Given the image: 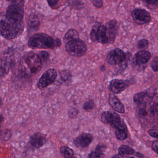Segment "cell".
Returning <instances> with one entry per match:
<instances>
[{
  "label": "cell",
  "instance_id": "6da1fadb",
  "mask_svg": "<svg viewBox=\"0 0 158 158\" xmlns=\"http://www.w3.org/2000/svg\"><path fill=\"white\" fill-rule=\"evenodd\" d=\"M24 27L23 20H18L5 15L0 21V35L6 40L16 39L22 34Z\"/></svg>",
  "mask_w": 158,
  "mask_h": 158
},
{
  "label": "cell",
  "instance_id": "7a4b0ae2",
  "mask_svg": "<svg viewBox=\"0 0 158 158\" xmlns=\"http://www.w3.org/2000/svg\"><path fill=\"white\" fill-rule=\"evenodd\" d=\"M21 71L26 76L36 75L39 73L42 67V62L39 55L30 53L24 56L21 60Z\"/></svg>",
  "mask_w": 158,
  "mask_h": 158
},
{
  "label": "cell",
  "instance_id": "3957f363",
  "mask_svg": "<svg viewBox=\"0 0 158 158\" xmlns=\"http://www.w3.org/2000/svg\"><path fill=\"white\" fill-rule=\"evenodd\" d=\"M31 49H54L56 47V40L44 33H36L31 36L28 42Z\"/></svg>",
  "mask_w": 158,
  "mask_h": 158
},
{
  "label": "cell",
  "instance_id": "277c9868",
  "mask_svg": "<svg viewBox=\"0 0 158 158\" xmlns=\"http://www.w3.org/2000/svg\"><path fill=\"white\" fill-rule=\"evenodd\" d=\"M65 50L67 53L71 56L81 57L85 54L87 47L82 40L78 39L67 43Z\"/></svg>",
  "mask_w": 158,
  "mask_h": 158
},
{
  "label": "cell",
  "instance_id": "5b68a950",
  "mask_svg": "<svg viewBox=\"0 0 158 158\" xmlns=\"http://www.w3.org/2000/svg\"><path fill=\"white\" fill-rule=\"evenodd\" d=\"M91 40L102 44H108V40L105 25L99 22H96L92 27L90 33Z\"/></svg>",
  "mask_w": 158,
  "mask_h": 158
},
{
  "label": "cell",
  "instance_id": "8992f818",
  "mask_svg": "<svg viewBox=\"0 0 158 158\" xmlns=\"http://www.w3.org/2000/svg\"><path fill=\"white\" fill-rule=\"evenodd\" d=\"M24 15V1L21 0L12 3L7 7L5 16L19 20H23Z\"/></svg>",
  "mask_w": 158,
  "mask_h": 158
},
{
  "label": "cell",
  "instance_id": "52a82bcc",
  "mask_svg": "<svg viewBox=\"0 0 158 158\" xmlns=\"http://www.w3.org/2000/svg\"><path fill=\"white\" fill-rule=\"evenodd\" d=\"M57 72L55 69H51L44 72L39 79L37 85L38 88L44 89L54 82L57 77Z\"/></svg>",
  "mask_w": 158,
  "mask_h": 158
},
{
  "label": "cell",
  "instance_id": "ba28073f",
  "mask_svg": "<svg viewBox=\"0 0 158 158\" xmlns=\"http://www.w3.org/2000/svg\"><path fill=\"white\" fill-rule=\"evenodd\" d=\"M126 59V55L122 50L116 49L110 51L107 56L106 61L111 65L119 64Z\"/></svg>",
  "mask_w": 158,
  "mask_h": 158
},
{
  "label": "cell",
  "instance_id": "9c48e42d",
  "mask_svg": "<svg viewBox=\"0 0 158 158\" xmlns=\"http://www.w3.org/2000/svg\"><path fill=\"white\" fill-rule=\"evenodd\" d=\"M131 15L134 21L138 25L147 24L151 19L150 14L146 10L141 8L134 9L132 12Z\"/></svg>",
  "mask_w": 158,
  "mask_h": 158
},
{
  "label": "cell",
  "instance_id": "30bf717a",
  "mask_svg": "<svg viewBox=\"0 0 158 158\" xmlns=\"http://www.w3.org/2000/svg\"><path fill=\"white\" fill-rule=\"evenodd\" d=\"M106 33L108 40V44L113 43L119 28V24L116 20H112L109 21L105 25Z\"/></svg>",
  "mask_w": 158,
  "mask_h": 158
},
{
  "label": "cell",
  "instance_id": "8fae6325",
  "mask_svg": "<svg viewBox=\"0 0 158 158\" xmlns=\"http://www.w3.org/2000/svg\"><path fill=\"white\" fill-rule=\"evenodd\" d=\"M101 120L103 123L109 124L114 128L122 121L120 117L117 113L109 111H105L102 113Z\"/></svg>",
  "mask_w": 158,
  "mask_h": 158
},
{
  "label": "cell",
  "instance_id": "7c38bea8",
  "mask_svg": "<svg viewBox=\"0 0 158 158\" xmlns=\"http://www.w3.org/2000/svg\"><path fill=\"white\" fill-rule=\"evenodd\" d=\"M129 85V82L127 81L114 79L110 81L109 89L113 94H118L125 90Z\"/></svg>",
  "mask_w": 158,
  "mask_h": 158
},
{
  "label": "cell",
  "instance_id": "4fadbf2b",
  "mask_svg": "<svg viewBox=\"0 0 158 158\" xmlns=\"http://www.w3.org/2000/svg\"><path fill=\"white\" fill-rule=\"evenodd\" d=\"M94 136L89 133H83L74 140V144L78 148H85L93 142Z\"/></svg>",
  "mask_w": 158,
  "mask_h": 158
},
{
  "label": "cell",
  "instance_id": "5bb4252c",
  "mask_svg": "<svg viewBox=\"0 0 158 158\" xmlns=\"http://www.w3.org/2000/svg\"><path fill=\"white\" fill-rule=\"evenodd\" d=\"M47 142V137L45 135L41 133H36L31 136L29 144L31 147L39 148L43 146Z\"/></svg>",
  "mask_w": 158,
  "mask_h": 158
},
{
  "label": "cell",
  "instance_id": "9a60e30c",
  "mask_svg": "<svg viewBox=\"0 0 158 158\" xmlns=\"http://www.w3.org/2000/svg\"><path fill=\"white\" fill-rule=\"evenodd\" d=\"M151 57L150 52L142 50L135 54L134 57V61L137 65H143L148 62Z\"/></svg>",
  "mask_w": 158,
  "mask_h": 158
},
{
  "label": "cell",
  "instance_id": "2e32d148",
  "mask_svg": "<svg viewBox=\"0 0 158 158\" xmlns=\"http://www.w3.org/2000/svg\"><path fill=\"white\" fill-rule=\"evenodd\" d=\"M108 101L110 105L115 111L120 113L125 112L124 106L115 95L112 94H110Z\"/></svg>",
  "mask_w": 158,
  "mask_h": 158
},
{
  "label": "cell",
  "instance_id": "e0dca14e",
  "mask_svg": "<svg viewBox=\"0 0 158 158\" xmlns=\"http://www.w3.org/2000/svg\"><path fill=\"white\" fill-rule=\"evenodd\" d=\"M115 135L117 139L120 141H124L128 136V129L125 123L122 121L115 128Z\"/></svg>",
  "mask_w": 158,
  "mask_h": 158
},
{
  "label": "cell",
  "instance_id": "ac0fdd59",
  "mask_svg": "<svg viewBox=\"0 0 158 158\" xmlns=\"http://www.w3.org/2000/svg\"><path fill=\"white\" fill-rule=\"evenodd\" d=\"M106 149V146L104 145H98L95 149L89 154L88 158H104Z\"/></svg>",
  "mask_w": 158,
  "mask_h": 158
},
{
  "label": "cell",
  "instance_id": "d6986e66",
  "mask_svg": "<svg viewBox=\"0 0 158 158\" xmlns=\"http://www.w3.org/2000/svg\"><path fill=\"white\" fill-rule=\"evenodd\" d=\"M79 39V34L77 30L74 29L69 30L65 34L64 38V42L67 43Z\"/></svg>",
  "mask_w": 158,
  "mask_h": 158
},
{
  "label": "cell",
  "instance_id": "ffe728a7",
  "mask_svg": "<svg viewBox=\"0 0 158 158\" xmlns=\"http://www.w3.org/2000/svg\"><path fill=\"white\" fill-rule=\"evenodd\" d=\"M135 150L127 145H122L118 148V154L124 156H128L133 155Z\"/></svg>",
  "mask_w": 158,
  "mask_h": 158
},
{
  "label": "cell",
  "instance_id": "44dd1931",
  "mask_svg": "<svg viewBox=\"0 0 158 158\" xmlns=\"http://www.w3.org/2000/svg\"><path fill=\"white\" fill-rule=\"evenodd\" d=\"M61 156L64 158H72L74 156V153L71 148L66 146H63L60 148Z\"/></svg>",
  "mask_w": 158,
  "mask_h": 158
},
{
  "label": "cell",
  "instance_id": "7402d4cb",
  "mask_svg": "<svg viewBox=\"0 0 158 158\" xmlns=\"http://www.w3.org/2000/svg\"><path fill=\"white\" fill-rule=\"evenodd\" d=\"M29 26L31 29L33 30L39 28L40 25V21L39 18L36 15H31L29 20Z\"/></svg>",
  "mask_w": 158,
  "mask_h": 158
},
{
  "label": "cell",
  "instance_id": "603a6c76",
  "mask_svg": "<svg viewBox=\"0 0 158 158\" xmlns=\"http://www.w3.org/2000/svg\"><path fill=\"white\" fill-rule=\"evenodd\" d=\"M147 96V93L142 92L135 94L134 96V101L138 104H141L143 103L145 98Z\"/></svg>",
  "mask_w": 158,
  "mask_h": 158
},
{
  "label": "cell",
  "instance_id": "cb8c5ba5",
  "mask_svg": "<svg viewBox=\"0 0 158 158\" xmlns=\"http://www.w3.org/2000/svg\"><path fill=\"white\" fill-rule=\"evenodd\" d=\"M11 136H12V134L10 130L6 129L3 131L2 135H0V139L2 141L6 142L10 140V138H11Z\"/></svg>",
  "mask_w": 158,
  "mask_h": 158
},
{
  "label": "cell",
  "instance_id": "d4e9b609",
  "mask_svg": "<svg viewBox=\"0 0 158 158\" xmlns=\"http://www.w3.org/2000/svg\"><path fill=\"white\" fill-rule=\"evenodd\" d=\"M71 77V73L69 70H64L60 73V78L64 81H68Z\"/></svg>",
  "mask_w": 158,
  "mask_h": 158
},
{
  "label": "cell",
  "instance_id": "484cf974",
  "mask_svg": "<svg viewBox=\"0 0 158 158\" xmlns=\"http://www.w3.org/2000/svg\"><path fill=\"white\" fill-rule=\"evenodd\" d=\"M149 42L145 39H143L139 41L138 43V48L141 50H145L148 47Z\"/></svg>",
  "mask_w": 158,
  "mask_h": 158
},
{
  "label": "cell",
  "instance_id": "4316f807",
  "mask_svg": "<svg viewBox=\"0 0 158 158\" xmlns=\"http://www.w3.org/2000/svg\"><path fill=\"white\" fill-rule=\"evenodd\" d=\"M94 107V103L92 100L86 101L83 105V108L85 110H93Z\"/></svg>",
  "mask_w": 158,
  "mask_h": 158
},
{
  "label": "cell",
  "instance_id": "83f0119b",
  "mask_svg": "<svg viewBox=\"0 0 158 158\" xmlns=\"http://www.w3.org/2000/svg\"><path fill=\"white\" fill-rule=\"evenodd\" d=\"M38 55L40 58L42 62H45L48 60L49 57V54L47 52L44 51L41 52Z\"/></svg>",
  "mask_w": 158,
  "mask_h": 158
},
{
  "label": "cell",
  "instance_id": "f1b7e54d",
  "mask_svg": "<svg viewBox=\"0 0 158 158\" xmlns=\"http://www.w3.org/2000/svg\"><path fill=\"white\" fill-rule=\"evenodd\" d=\"M151 67L155 72L158 71V57L156 56L152 60Z\"/></svg>",
  "mask_w": 158,
  "mask_h": 158
},
{
  "label": "cell",
  "instance_id": "f546056e",
  "mask_svg": "<svg viewBox=\"0 0 158 158\" xmlns=\"http://www.w3.org/2000/svg\"><path fill=\"white\" fill-rule=\"evenodd\" d=\"M47 1L50 7L54 8V9H55V7L57 6V5L59 3V0H47Z\"/></svg>",
  "mask_w": 158,
  "mask_h": 158
},
{
  "label": "cell",
  "instance_id": "4dcf8cb0",
  "mask_svg": "<svg viewBox=\"0 0 158 158\" xmlns=\"http://www.w3.org/2000/svg\"><path fill=\"white\" fill-rule=\"evenodd\" d=\"M148 134L152 137H155L158 140V130L151 129L148 131Z\"/></svg>",
  "mask_w": 158,
  "mask_h": 158
},
{
  "label": "cell",
  "instance_id": "1f68e13d",
  "mask_svg": "<svg viewBox=\"0 0 158 158\" xmlns=\"http://www.w3.org/2000/svg\"><path fill=\"white\" fill-rule=\"evenodd\" d=\"M93 5L97 7H100L103 5L102 0H92Z\"/></svg>",
  "mask_w": 158,
  "mask_h": 158
},
{
  "label": "cell",
  "instance_id": "d6a6232c",
  "mask_svg": "<svg viewBox=\"0 0 158 158\" xmlns=\"http://www.w3.org/2000/svg\"><path fill=\"white\" fill-rule=\"evenodd\" d=\"M152 148L153 150L158 155V141H155L152 143Z\"/></svg>",
  "mask_w": 158,
  "mask_h": 158
},
{
  "label": "cell",
  "instance_id": "836d02e7",
  "mask_svg": "<svg viewBox=\"0 0 158 158\" xmlns=\"http://www.w3.org/2000/svg\"><path fill=\"white\" fill-rule=\"evenodd\" d=\"M5 118L2 114H0V135H2L3 131L2 129V123L4 121Z\"/></svg>",
  "mask_w": 158,
  "mask_h": 158
},
{
  "label": "cell",
  "instance_id": "e575fe53",
  "mask_svg": "<svg viewBox=\"0 0 158 158\" xmlns=\"http://www.w3.org/2000/svg\"><path fill=\"white\" fill-rule=\"evenodd\" d=\"M144 1L149 4L154 5L158 2V0H144Z\"/></svg>",
  "mask_w": 158,
  "mask_h": 158
},
{
  "label": "cell",
  "instance_id": "d590c367",
  "mask_svg": "<svg viewBox=\"0 0 158 158\" xmlns=\"http://www.w3.org/2000/svg\"><path fill=\"white\" fill-rule=\"evenodd\" d=\"M125 157L126 156H121V155H120V154H117V155H114L111 158H125Z\"/></svg>",
  "mask_w": 158,
  "mask_h": 158
},
{
  "label": "cell",
  "instance_id": "8d00e7d4",
  "mask_svg": "<svg viewBox=\"0 0 158 158\" xmlns=\"http://www.w3.org/2000/svg\"><path fill=\"white\" fill-rule=\"evenodd\" d=\"M6 1L10 2L12 3H15L18 2V0H6Z\"/></svg>",
  "mask_w": 158,
  "mask_h": 158
},
{
  "label": "cell",
  "instance_id": "74e56055",
  "mask_svg": "<svg viewBox=\"0 0 158 158\" xmlns=\"http://www.w3.org/2000/svg\"><path fill=\"white\" fill-rule=\"evenodd\" d=\"M2 98H0V108L2 106Z\"/></svg>",
  "mask_w": 158,
  "mask_h": 158
},
{
  "label": "cell",
  "instance_id": "f35d334b",
  "mask_svg": "<svg viewBox=\"0 0 158 158\" xmlns=\"http://www.w3.org/2000/svg\"><path fill=\"white\" fill-rule=\"evenodd\" d=\"M125 158H135L133 157L126 156V157H125Z\"/></svg>",
  "mask_w": 158,
  "mask_h": 158
},
{
  "label": "cell",
  "instance_id": "ab89813d",
  "mask_svg": "<svg viewBox=\"0 0 158 158\" xmlns=\"http://www.w3.org/2000/svg\"><path fill=\"white\" fill-rule=\"evenodd\" d=\"M72 158H77L73 156V157H72Z\"/></svg>",
  "mask_w": 158,
  "mask_h": 158
}]
</instances>
